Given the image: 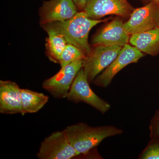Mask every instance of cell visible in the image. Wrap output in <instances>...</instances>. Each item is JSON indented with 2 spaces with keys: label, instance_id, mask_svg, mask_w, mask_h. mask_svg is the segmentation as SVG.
Here are the masks:
<instances>
[{
  "label": "cell",
  "instance_id": "6da1fadb",
  "mask_svg": "<svg viewBox=\"0 0 159 159\" xmlns=\"http://www.w3.org/2000/svg\"><path fill=\"white\" fill-rule=\"evenodd\" d=\"M107 20L92 19L83 11L77 12L66 20L47 23L41 26L47 32H53L60 34L68 43L76 46L87 56L92 50L89 43L90 31L95 26Z\"/></svg>",
  "mask_w": 159,
  "mask_h": 159
},
{
  "label": "cell",
  "instance_id": "7a4b0ae2",
  "mask_svg": "<svg viewBox=\"0 0 159 159\" xmlns=\"http://www.w3.org/2000/svg\"><path fill=\"white\" fill-rule=\"evenodd\" d=\"M71 145L79 155L85 154L109 137L122 134V129L113 125L90 126L84 122L69 125L64 129Z\"/></svg>",
  "mask_w": 159,
  "mask_h": 159
},
{
  "label": "cell",
  "instance_id": "3957f363",
  "mask_svg": "<svg viewBox=\"0 0 159 159\" xmlns=\"http://www.w3.org/2000/svg\"><path fill=\"white\" fill-rule=\"evenodd\" d=\"M83 68L74 79L66 98L75 103L83 102L104 114L110 109L111 105L93 91Z\"/></svg>",
  "mask_w": 159,
  "mask_h": 159
},
{
  "label": "cell",
  "instance_id": "277c9868",
  "mask_svg": "<svg viewBox=\"0 0 159 159\" xmlns=\"http://www.w3.org/2000/svg\"><path fill=\"white\" fill-rule=\"evenodd\" d=\"M78 155L64 130L46 137L41 143L37 153L39 159H70Z\"/></svg>",
  "mask_w": 159,
  "mask_h": 159
},
{
  "label": "cell",
  "instance_id": "5b68a950",
  "mask_svg": "<svg viewBox=\"0 0 159 159\" xmlns=\"http://www.w3.org/2000/svg\"><path fill=\"white\" fill-rule=\"evenodd\" d=\"M84 61L83 69L90 84L116 57L122 47L119 46H94Z\"/></svg>",
  "mask_w": 159,
  "mask_h": 159
},
{
  "label": "cell",
  "instance_id": "8992f818",
  "mask_svg": "<svg viewBox=\"0 0 159 159\" xmlns=\"http://www.w3.org/2000/svg\"><path fill=\"white\" fill-rule=\"evenodd\" d=\"M84 61L79 60L62 67L57 74L43 82L42 87L54 98H66L74 79L83 66Z\"/></svg>",
  "mask_w": 159,
  "mask_h": 159
},
{
  "label": "cell",
  "instance_id": "52a82bcc",
  "mask_svg": "<svg viewBox=\"0 0 159 159\" xmlns=\"http://www.w3.org/2000/svg\"><path fill=\"white\" fill-rule=\"evenodd\" d=\"M157 27H159V4L155 2L134 9L129 19L124 23V29L130 35Z\"/></svg>",
  "mask_w": 159,
  "mask_h": 159
},
{
  "label": "cell",
  "instance_id": "ba28073f",
  "mask_svg": "<svg viewBox=\"0 0 159 159\" xmlns=\"http://www.w3.org/2000/svg\"><path fill=\"white\" fill-rule=\"evenodd\" d=\"M144 56L143 53L135 47L125 44L112 62L96 77L93 83L100 87H107L121 70L130 64L137 63Z\"/></svg>",
  "mask_w": 159,
  "mask_h": 159
},
{
  "label": "cell",
  "instance_id": "9c48e42d",
  "mask_svg": "<svg viewBox=\"0 0 159 159\" xmlns=\"http://www.w3.org/2000/svg\"><path fill=\"white\" fill-rule=\"evenodd\" d=\"M134 9L127 0H88L84 11L90 18L100 20L110 15L128 17Z\"/></svg>",
  "mask_w": 159,
  "mask_h": 159
},
{
  "label": "cell",
  "instance_id": "30bf717a",
  "mask_svg": "<svg viewBox=\"0 0 159 159\" xmlns=\"http://www.w3.org/2000/svg\"><path fill=\"white\" fill-rule=\"evenodd\" d=\"M122 18L117 16L96 32L92 38V45L119 46L122 47L128 44L130 34L124 28Z\"/></svg>",
  "mask_w": 159,
  "mask_h": 159
},
{
  "label": "cell",
  "instance_id": "8fae6325",
  "mask_svg": "<svg viewBox=\"0 0 159 159\" xmlns=\"http://www.w3.org/2000/svg\"><path fill=\"white\" fill-rule=\"evenodd\" d=\"M73 0H50L44 2L39 11L41 25L63 21L73 17L78 11Z\"/></svg>",
  "mask_w": 159,
  "mask_h": 159
},
{
  "label": "cell",
  "instance_id": "7c38bea8",
  "mask_svg": "<svg viewBox=\"0 0 159 159\" xmlns=\"http://www.w3.org/2000/svg\"><path fill=\"white\" fill-rule=\"evenodd\" d=\"M0 113L6 115L21 114L23 116L21 89L10 80L0 81Z\"/></svg>",
  "mask_w": 159,
  "mask_h": 159
},
{
  "label": "cell",
  "instance_id": "4fadbf2b",
  "mask_svg": "<svg viewBox=\"0 0 159 159\" xmlns=\"http://www.w3.org/2000/svg\"><path fill=\"white\" fill-rule=\"evenodd\" d=\"M129 42L145 54L155 56L159 54V27L132 34Z\"/></svg>",
  "mask_w": 159,
  "mask_h": 159
},
{
  "label": "cell",
  "instance_id": "5bb4252c",
  "mask_svg": "<svg viewBox=\"0 0 159 159\" xmlns=\"http://www.w3.org/2000/svg\"><path fill=\"white\" fill-rule=\"evenodd\" d=\"M23 116L27 113L37 112L44 106L49 97L43 93L28 89H21Z\"/></svg>",
  "mask_w": 159,
  "mask_h": 159
},
{
  "label": "cell",
  "instance_id": "9a60e30c",
  "mask_svg": "<svg viewBox=\"0 0 159 159\" xmlns=\"http://www.w3.org/2000/svg\"><path fill=\"white\" fill-rule=\"evenodd\" d=\"M47 33L46 48L48 57L52 62L59 63L60 57L68 43L60 34L53 32Z\"/></svg>",
  "mask_w": 159,
  "mask_h": 159
},
{
  "label": "cell",
  "instance_id": "2e32d148",
  "mask_svg": "<svg viewBox=\"0 0 159 159\" xmlns=\"http://www.w3.org/2000/svg\"><path fill=\"white\" fill-rule=\"evenodd\" d=\"M86 57L85 53L80 49L73 44L67 43L60 57L59 64L62 67L74 61L84 59Z\"/></svg>",
  "mask_w": 159,
  "mask_h": 159
},
{
  "label": "cell",
  "instance_id": "e0dca14e",
  "mask_svg": "<svg viewBox=\"0 0 159 159\" xmlns=\"http://www.w3.org/2000/svg\"><path fill=\"white\" fill-rule=\"evenodd\" d=\"M139 159H159V139L150 138L146 147L139 155Z\"/></svg>",
  "mask_w": 159,
  "mask_h": 159
},
{
  "label": "cell",
  "instance_id": "ac0fdd59",
  "mask_svg": "<svg viewBox=\"0 0 159 159\" xmlns=\"http://www.w3.org/2000/svg\"><path fill=\"white\" fill-rule=\"evenodd\" d=\"M149 130L150 138L159 139V109L151 120Z\"/></svg>",
  "mask_w": 159,
  "mask_h": 159
},
{
  "label": "cell",
  "instance_id": "d6986e66",
  "mask_svg": "<svg viewBox=\"0 0 159 159\" xmlns=\"http://www.w3.org/2000/svg\"><path fill=\"white\" fill-rule=\"evenodd\" d=\"M73 1L77 9L80 11H83L85 8L88 0H73Z\"/></svg>",
  "mask_w": 159,
  "mask_h": 159
},
{
  "label": "cell",
  "instance_id": "ffe728a7",
  "mask_svg": "<svg viewBox=\"0 0 159 159\" xmlns=\"http://www.w3.org/2000/svg\"><path fill=\"white\" fill-rule=\"evenodd\" d=\"M142 1L144 2H146L148 3L151 2H155L159 4V0H142Z\"/></svg>",
  "mask_w": 159,
  "mask_h": 159
}]
</instances>
